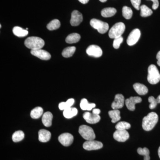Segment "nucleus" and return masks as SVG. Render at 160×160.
<instances>
[{"label":"nucleus","instance_id":"16","mask_svg":"<svg viewBox=\"0 0 160 160\" xmlns=\"http://www.w3.org/2000/svg\"><path fill=\"white\" fill-rule=\"evenodd\" d=\"M31 54L43 60H49L51 58V55L48 52L42 49L31 50Z\"/></svg>","mask_w":160,"mask_h":160},{"label":"nucleus","instance_id":"9","mask_svg":"<svg viewBox=\"0 0 160 160\" xmlns=\"http://www.w3.org/2000/svg\"><path fill=\"white\" fill-rule=\"evenodd\" d=\"M86 53L89 56L99 58L102 55V50L99 46L96 45H91L87 48Z\"/></svg>","mask_w":160,"mask_h":160},{"label":"nucleus","instance_id":"27","mask_svg":"<svg viewBox=\"0 0 160 160\" xmlns=\"http://www.w3.org/2000/svg\"><path fill=\"white\" fill-rule=\"evenodd\" d=\"M75 51L76 47L74 46L68 47L63 50L62 52V55L64 58H70L74 54Z\"/></svg>","mask_w":160,"mask_h":160},{"label":"nucleus","instance_id":"43","mask_svg":"<svg viewBox=\"0 0 160 160\" xmlns=\"http://www.w3.org/2000/svg\"><path fill=\"white\" fill-rule=\"evenodd\" d=\"M158 154L159 157L160 158V146L158 150Z\"/></svg>","mask_w":160,"mask_h":160},{"label":"nucleus","instance_id":"5","mask_svg":"<svg viewBox=\"0 0 160 160\" xmlns=\"http://www.w3.org/2000/svg\"><path fill=\"white\" fill-rule=\"evenodd\" d=\"M79 133L83 138L87 141L94 140L96 138L93 129L86 125H82L79 128Z\"/></svg>","mask_w":160,"mask_h":160},{"label":"nucleus","instance_id":"26","mask_svg":"<svg viewBox=\"0 0 160 160\" xmlns=\"http://www.w3.org/2000/svg\"><path fill=\"white\" fill-rule=\"evenodd\" d=\"M43 113L42 108L41 107H37L32 110L30 112V116L32 118L36 119L41 117Z\"/></svg>","mask_w":160,"mask_h":160},{"label":"nucleus","instance_id":"40","mask_svg":"<svg viewBox=\"0 0 160 160\" xmlns=\"http://www.w3.org/2000/svg\"><path fill=\"white\" fill-rule=\"evenodd\" d=\"M100 112H101V110L99 109H95L92 110V113L95 114L99 115L100 114Z\"/></svg>","mask_w":160,"mask_h":160},{"label":"nucleus","instance_id":"38","mask_svg":"<svg viewBox=\"0 0 160 160\" xmlns=\"http://www.w3.org/2000/svg\"><path fill=\"white\" fill-rule=\"evenodd\" d=\"M150 1H152L153 2L152 6V9L154 10L157 9L159 6L158 1V0H150Z\"/></svg>","mask_w":160,"mask_h":160},{"label":"nucleus","instance_id":"8","mask_svg":"<svg viewBox=\"0 0 160 160\" xmlns=\"http://www.w3.org/2000/svg\"><path fill=\"white\" fill-rule=\"evenodd\" d=\"M141 37V32L139 29H133L130 32L127 40V43L129 46H132L138 42Z\"/></svg>","mask_w":160,"mask_h":160},{"label":"nucleus","instance_id":"17","mask_svg":"<svg viewBox=\"0 0 160 160\" xmlns=\"http://www.w3.org/2000/svg\"><path fill=\"white\" fill-rule=\"evenodd\" d=\"M51 134L50 132L46 129H41L38 132V139L42 142H46L51 138Z\"/></svg>","mask_w":160,"mask_h":160},{"label":"nucleus","instance_id":"39","mask_svg":"<svg viewBox=\"0 0 160 160\" xmlns=\"http://www.w3.org/2000/svg\"><path fill=\"white\" fill-rule=\"evenodd\" d=\"M156 58L158 60V65L160 67V51L158 52Z\"/></svg>","mask_w":160,"mask_h":160},{"label":"nucleus","instance_id":"31","mask_svg":"<svg viewBox=\"0 0 160 160\" xmlns=\"http://www.w3.org/2000/svg\"><path fill=\"white\" fill-rule=\"evenodd\" d=\"M25 137L24 132L21 130L16 131L15 132L12 134V140L14 142H18L22 141L24 139Z\"/></svg>","mask_w":160,"mask_h":160},{"label":"nucleus","instance_id":"35","mask_svg":"<svg viewBox=\"0 0 160 160\" xmlns=\"http://www.w3.org/2000/svg\"><path fill=\"white\" fill-rule=\"evenodd\" d=\"M148 101L150 103L149 108L150 109H154L157 106L158 104L157 101L156 99L153 96L149 97V98H148Z\"/></svg>","mask_w":160,"mask_h":160},{"label":"nucleus","instance_id":"24","mask_svg":"<svg viewBox=\"0 0 160 160\" xmlns=\"http://www.w3.org/2000/svg\"><path fill=\"white\" fill-rule=\"evenodd\" d=\"M109 115L111 118L112 123H116L121 119L120 111L118 109H113L109 112Z\"/></svg>","mask_w":160,"mask_h":160},{"label":"nucleus","instance_id":"3","mask_svg":"<svg viewBox=\"0 0 160 160\" xmlns=\"http://www.w3.org/2000/svg\"><path fill=\"white\" fill-rule=\"evenodd\" d=\"M147 80L152 85H155L160 82V73L155 65H151L148 68Z\"/></svg>","mask_w":160,"mask_h":160},{"label":"nucleus","instance_id":"21","mask_svg":"<svg viewBox=\"0 0 160 160\" xmlns=\"http://www.w3.org/2000/svg\"><path fill=\"white\" fill-rule=\"evenodd\" d=\"M116 9L114 8H106L101 11V15L104 18H110L113 16L116 13Z\"/></svg>","mask_w":160,"mask_h":160},{"label":"nucleus","instance_id":"44","mask_svg":"<svg viewBox=\"0 0 160 160\" xmlns=\"http://www.w3.org/2000/svg\"><path fill=\"white\" fill-rule=\"evenodd\" d=\"M99 1L100 2H105L107 0H99Z\"/></svg>","mask_w":160,"mask_h":160},{"label":"nucleus","instance_id":"19","mask_svg":"<svg viewBox=\"0 0 160 160\" xmlns=\"http://www.w3.org/2000/svg\"><path fill=\"white\" fill-rule=\"evenodd\" d=\"M52 118L53 116L50 112H47L43 114L42 118V122L44 126L46 127H50L51 126Z\"/></svg>","mask_w":160,"mask_h":160},{"label":"nucleus","instance_id":"37","mask_svg":"<svg viewBox=\"0 0 160 160\" xmlns=\"http://www.w3.org/2000/svg\"><path fill=\"white\" fill-rule=\"evenodd\" d=\"M132 6L135 8L137 10H138L140 9V4L141 3V0H130Z\"/></svg>","mask_w":160,"mask_h":160},{"label":"nucleus","instance_id":"2","mask_svg":"<svg viewBox=\"0 0 160 160\" xmlns=\"http://www.w3.org/2000/svg\"><path fill=\"white\" fill-rule=\"evenodd\" d=\"M45 42L42 39L37 37L27 38L25 41V46L31 50L41 49L45 46Z\"/></svg>","mask_w":160,"mask_h":160},{"label":"nucleus","instance_id":"15","mask_svg":"<svg viewBox=\"0 0 160 160\" xmlns=\"http://www.w3.org/2000/svg\"><path fill=\"white\" fill-rule=\"evenodd\" d=\"M83 117L86 122L89 124H94L98 122L101 120V117L99 115L86 112L83 115Z\"/></svg>","mask_w":160,"mask_h":160},{"label":"nucleus","instance_id":"33","mask_svg":"<svg viewBox=\"0 0 160 160\" xmlns=\"http://www.w3.org/2000/svg\"><path fill=\"white\" fill-rule=\"evenodd\" d=\"M131 127V125L129 123L126 122H121L118 123L115 126L117 130H126Z\"/></svg>","mask_w":160,"mask_h":160},{"label":"nucleus","instance_id":"41","mask_svg":"<svg viewBox=\"0 0 160 160\" xmlns=\"http://www.w3.org/2000/svg\"><path fill=\"white\" fill-rule=\"evenodd\" d=\"M78 1L82 4H86L89 2V0H78Z\"/></svg>","mask_w":160,"mask_h":160},{"label":"nucleus","instance_id":"4","mask_svg":"<svg viewBox=\"0 0 160 160\" xmlns=\"http://www.w3.org/2000/svg\"><path fill=\"white\" fill-rule=\"evenodd\" d=\"M125 29H126V26L124 23L122 22L116 23L109 30V37L111 39H115L122 37V35L125 31Z\"/></svg>","mask_w":160,"mask_h":160},{"label":"nucleus","instance_id":"1","mask_svg":"<svg viewBox=\"0 0 160 160\" xmlns=\"http://www.w3.org/2000/svg\"><path fill=\"white\" fill-rule=\"evenodd\" d=\"M158 121V116L156 112H151L143 118L142 126L144 130L149 131L153 129Z\"/></svg>","mask_w":160,"mask_h":160},{"label":"nucleus","instance_id":"42","mask_svg":"<svg viewBox=\"0 0 160 160\" xmlns=\"http://www.w3.org/2000/svg\"><path fill=\"white\" fill-rule=\"evenodd\" d=\"M158 103H160V95L156 99Z\"/></svg>","mask_w":160,"mask_h":160},{"label":"nucleus","instance_id":"12","mask_svg":"<svg viewBox=\"0 0 160 160\" xmlns=\"http://www.w3.org/2000/svg\"><path fill=\"white\" fill-rule=\"evenodd\" d=\"M83 21V16L82 13L78 11L74 10L71 14L70 24L72 26H79Z\"/></svg>","mask_w":160,"mask_h":160},{"label":"nucleus","instance_id":"10","mask_svg":"<svg viewBox=\"0 0 160 160\" xmlns=\"http://www.w3.org/2000/svg\"><path fill=\"white\" fill-rule=\"evenodd\" d=\"M58 141L63 146H69L73 142V137L70 133L66 132L60 135Z\"/></svg>","mask_w":160,"mask_h":160},{"label":"nucleus","instance_id":"32","mask_svg":"<svg viewBox=\"0 0 160 160\" xmlns=\"http://www.w3.org/2000/svg\"><path fill=\"white\" fill-rule=\"evenodd\" d=\"M137 152L139 154L144 156V160H150L149 151V149H147L146 147L144 148H138Z\"/></svg>","mask_w":160,"mask_h":160},{"label":"nucleus","instance_id":"36","mask_svg":"<svg viewBox=\"0 0 160 160\" xmlns=\"http://www.w3.org/2000/svg\"><path fill=\"white\" fill-rule=\"evenodd\" d=\"M123 41V38L122 36L114 39L113 43V48L115 49H118L120 47L121 44L122 43Z\"/></svg>","mask_w":160,"mask_h":160},{"label":"nucleus","instance_id":"30","mask_svg":"<svg viewBox=\"0 0 160 160\" xmlns=\"http://www.w3.org/2000/svg\"><path fill=\"white\" fill-rule=\"evenodd\" d=\"M61 26V23L60 21L58 19H54L50 22L49 24L47 25V28L49 30H56L60 28Z\"/></svg>","mask_w":160,"mask_h":160},{"label":"nucleus","instance_id":"22","mask_svg":"<svg viewBox=\"0 0 160 160\" xmlns=\"http://www.w3.org/2000/svg\"><path fill=\"white\" fill-rule=\"evenodd\" d=\"M78 113V109L76 108H67L63 111V115L66 118L69 119L73 118L77 115Z\"/></svg>","mask_w":160,"mask_h":160},{"label":"nucleus","instance_id":"20","mask_svg":"<svg viewBox=\"0 0 160 160\" xmlns=\"http://www.w3.org/2000/svg\"><path fill=\"white\" fill-rule=\"evenodd\" d=\"M80 106L82 110L90 111L95 107L96 105L94 103H89L87 99L84 98L81 100Z\"/></svg>","mask_w":160,"mask_h":160},{"label":"nucleus","instance_id":"14","mask_svg":"<svg viewBox=\"0 0 160 160\" xmlns=\"http://www.w3.org/2000/svg\"><path fill=\"white\" fill-rule=\"evenodd\" d=\"M125 102L124 96L121 94L116 95L114 101L112 104L111 107L113 109H118L122 108Z\"/></svg>","mask_w":160,"mask_h":160},{"label":"nucleus","instance_id":"7","mask_svg":"<svg viewBox=\"0 0 160 160\" xmlns=\"http://www.w3.org/2000/svg\"><path fill=\"white\" fill-rule=\"evenodd\" d=\"M83 147L84 149L88 151L90 150H98L103 147L102 143L98 141L90 140L86 141L83 145Z\"/></svg>","mask_w":160,"mask_h":160},{"label":"nucleus","instance_id":"11","mask_svg":"<svg viewBox=\"0 0 160 160\" xmlns=\"http://www.w3.org/2000/svg\"><path fill=\"white\" fill-rule=\"evenodd\" d=\"M142 99L139 97H131L125 101V104L127 109L130 111H134L135 109V105L141 102Z\"/></svg>","mask_w":160,"mask_h":160},{"label":"nucleus","instance_id":"34","mask_svg":"<svg viewBox=\"0 0 160 160\" xmlns=\"http://www.w3.org/2000/svg\"><path fill=\"white\" fill-rule=\"evenodd\" d=\"M122 15L126 19H130L132 15V11L131 8L124 6L122 8Z\"/></svg>","mask_w":160,"mask_h":160},{"label":"nucleus","instance_id":"6","mask_svg":"<svg viewBox=\"0 0 160 160\" xmlns=\"http://www.w3.org/2000/svg\"><path fill=\"white\" fill-rule=\"evenodd\" d=\"M92 27L97 29L101 34H104L109 30V26L108 23L96 19H92L90 22Z\"/></svg>","mask_w":160,"mask_h":160},{"label":"nucleus","instance_id":"18","mask_svg":"<svg viewBox=\"0 0 160 160\" xmlns=\"http://www.w3.org/2000/svg\"><path fill=\"white\" fill-rule=\"evenodd\" d=\"M133 87L135 91L140 95H144L148 93V88L143 84L136 83L133 85Z\"/></svg>","mask_w":160,"mask_h":160},{"label":"nucleus","instance_id":"13","mask_svg":"<svg viewBox=\"0 0 160 160\" xmlns=\"http://www.w3.org/2000/svg\"><path fill=\"white\" fill-rule=\"evenodd\" d=\"M113 138L119 142H125L129 139V135L127 130H117L113 133Z\"/></svg>","mask_w":160,"mask_h":160},{"label":"nucleus","instance_id":"25","mask_svg":"<svg viewBox=\"0 0 160 160\" xmlns=\"http://www.w3.org/2000/svg\"><path fill=\"white\" fill-rule=\"evenodd\" d=\"M81 39V36L77 33H73L69 35L66 38V42L68 44H73L78 42Z\"/></svg>","mask_w":160,"mask_h":160},{"label":"nucleus","instance_id":"23","mask_svg":"<svg viewBox=\"0 0 160 160\" xmlns=\"http://www.w3.org/2000/svg\"><path fill=\"white\" fill-rule=\"evenodd\" d=\"M13 34L18 37L22 38L26 37L28 34V31L18 26H16L12 29Z\"/></svg>","mask_w":160,"mask_h":160},{"label":"nucleus","instance_id":"29","mask_svg":"<svg viewBox=\"0 0 160 160\" xmlns=\"http://www.w3.org/2000/svg\"><path fill=\"white\" fill-rule=\"evenodd\" d=\"M74 102L73 99H69L67 100V102L60 103L58 106L60 110H64L67 108L71 107L74 104Z\"/></svg>","mask_w":160,"mask_h":160},{"label":"nucleus","instance_id":"28","mask_svg":"<svg viewBox=\"0 0 160 160\" xmlns=\"http://www.w3.org/2000/svg\"><path fill=\"white\" fill-rule=\"evenodd\" d=\"M141 9V14L140 15L142 17H147L150 16L152 14V11L149 7L146 5H142L140 6Z\"/></svg>","mask_w":160,"mask_h":160}]
</instances>
